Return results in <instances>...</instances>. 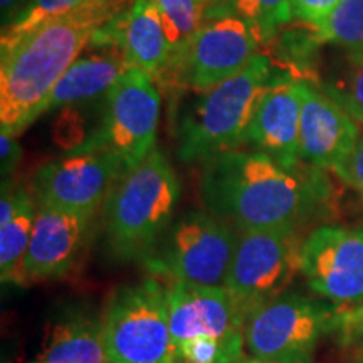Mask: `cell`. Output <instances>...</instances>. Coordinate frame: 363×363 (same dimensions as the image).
Segmentation results:
<instances>
[{
	"mask_svg": "<svg viewBox=\"0 0 363 363\" xmlns=\"http://www.w3.org/2000/svg\"><path fill=\"white\" fill-rule=\"evenodd\" d=\"M201 195L208 212L238 230L301 229L328 201V184L257 150H233L202 162Z\"/></svg>",
	"mask_w": 363,
	"mask_h": 363,
	"instance_id": "obj_1",
	"label": "cell"
},
{
	"mask_svg": "<svg viewBox=\"0 0 363 363\" xmlns=\"http://www.w3.org/2000/svg\"><path fill=\"white\" fill-rule=\"evenodd\" d=\"M123 12L84 2L49 22L0 57V133L19 136L43 115V106L99 27Z\"/></svg>",
	"mask_w": 363,
	"mask_h": 363,
	"instance_id": "obj_2",
	"label": "cell"
},
{
	"mask_svg": "<svg viewBox=\"0 0 363 363\" xmlns=\"http://www.w3.org/2000/svg\"><path fill=\"white\" fill-rule=\"evenodd\" d=\"M179 197L180 184L174 167L157 148L121 175L103 202L104 239L113 259H147L174 222Z\"/></svg>",
	"mask_w": 363,
	"mask_h": 363,
	"instance_id": "obj_3",
	"label": "cell"
},
{
	"mask_svg": "<svg viewBox=\"0 0 363 363\" xmlns=\"http://www.w3.org/2000/svg\"><path fill=\"white\" fill-rule=\"evenodd\" d=\"M272 81L271 62L257 54L246 69L201 91L182 108L175 123L177 155L194 163L249 143V130Z\"/></svg>",
	"mask_w": 363,
	"mask_h": 363,
	"instance_id": "obj_4",
	"label": "cell"
},
{
	"mask_svg": "<svg viewBox=\"0 0 363 363\" xmlns=\"http://www.w3.org/2000/svg\"><path fill=\"white\" fill-rule=\"evenodd\" d=\"M106 363L177 360L170 330L169 286L157 278L118 288L99 316Z\"/></svg>",
	"mask_w": 363,
	"mask_h": 363,
	"instance_id": "obj_5",
	"label": "cell"
},
{
	"mask_svg": "<svg viewBox=\"0 0 363 363\" xmlns=\"http://www.w3.org/2000/svg\"><path fill=\"white\" fill-rule=\"evenodd\" d=\"M238 244V229L212 212L190 211L172 222L145 266L167 284L224 286Z\"/></svg>",
	"mask_w": 363,
	"mask_h": 363,
	"instance_id": "obj_6",
	"label": "cell"
},
{
	"mask_svg": "<svg viewBox=\"0 0 363 363\" xmlns=\"http://www.w3.org/2000/svg\"><path fill=\"white\" fill-rule=\"evenodd\" d=\"M160 106L155 79L128 69L108 91L96 130L72 152H104L128 174L155 150Z\"/></svg>",
	"mask_w": 363,
	"mask_h": 363,
	"instance_id": "obj_7",
	"label": "cell"
},
{
	"mask_svg": "<svg viewBox=\"0 0 363 363\" xmlns=\"http://www.w3.org/2000/svg\"><path fill=\"white\" fill-rule=\"evenodd\" d=\"M337 306L288 291L246 320L247 355L264 363H311L320 340L333 333Z\"/></svg>",
	"mask_w": 363,
	"mask_h": 363,
	"instance_id": "obj_8",
	"label": "cell"
},
{
	"mask_svg": "<svg viewBox=\"0 0 363 363\" xmlns=\"http://www.w3.org/2000/svg\"><path fill=\"white\" fill-rule=\"evenodd\" d=\"M299 229L238 230L224 288L247 316L279 296L299 272Z\"/></svg>",
	"mask_w": 363,
	"mask_h": 363,
	"instance_id": "obj_9",
	"label": "cell"
},
{
	"mask_svg": "<svg viewBox=\"0 0 363 363\" xmlns=\"http://www.w3.org/2000/svg\"><path fill=\"white\" fill-rule=\"evenodd\" d=\"M259 43L256 30L239 16L212 17L163 78L194 93L207 91L246 69L257 56Z\"/></svg>",
	"mask_w": 363,
	"mask_h": 363,
	"instance_id": "obj_10",
	"label": "cell"
},
{
	"mask_svg": "<svg viewBox=\"0 0 363 363\" xmlns=\"http://www.w3.org/2000/svg\"><path fill=\"white\" fill-rule=\"evenodd\" d=\"M299 272L335 306L363 303V225L325 224L303 239Z\"/></svg>",
	"mask_w": 363,
	"mask_h": 363,
	"instance_id": "obj_11",
	"label": "cell"
},
{
	"mask_svg": "<svg viewBox=\"0 0 363 363\" xmlns=\"http://www.w3.org/2000/svg\"><path fill=\"white\" fill-rule=\"evenodd\" d=\"M169 286L170 330L175 350L194 345H220L246 357V315L224 286Z\"/></svg>",
	"mask_w": 363,
	"mask_h": 363,
	"instance_id": "obj_12",
	"label": "cell"
},
{
	"mask_svg": "<svg viewBox=\"0 0 363 363\" xmlns=\"http://www.w3.org/2000/svg\"><path fill=\"white\" fill-rule=\"evenodd\" d=\"M121 175L120 165L108 153L69 152L35 172L33 197L38 207L94 216Z\"/></svg>",
	"mask_w": 363,
	"mask_h": 363,
	"instance_id": "obj_13",
	"label": "cell"
},
{
	"mask_svg": "<svg viewBox=\"0 0 363 363\" xmlns=\"http://www.w3.org/2000/svg\"><path fill=\"white\" fill-rule=\"evenodd\" d=\"M91 219L93 216L38 207L21 283L57 279L74 269L88 240Z\"/></svg>",
	"mask_w": 363,
	"mask_h": 363,
	"instance_id": "obj_14",
	"label": "cell"
},
{
	"mask_svg": "<svg viewBox=\"0 0 363 363\" xmlns=\"http://www.w3.org/2000/svg\"><path fill=\"white\" fill-rule=\"evenodd\" d=\"M360 138L353 116L326 91L303 83L299 158L318 170H333Z\"/></svg>",
	"mask_w": 363,
	"mask_h": 363,
	"instance_id": "obj_15",
	"label": "cell"
},
{
	"mask_svg": "<svg viewBox=\"0 0 363 363\" xmlns=\"http://www.w3.org/2000/svg\"><path fill=\"white\" fill-rule=\"evenodd\" d=\"M91 44L96 45L98 51L76 59L74 65L66 71L49 94L43 106V115L106 98L108 91L115 86L116 81L131 69L121 44L106 24L94 33Z\"/></svg>",
	"mask_w": 363,
	"mask_h": 363,
	"instance_id": "obj_16",
	"label": "cell"
},
{
	"mask_svg": "<svg viewBox=\"0 0 363 363\" xmlns=\"http://www.w3.org/2000/svg\"><path fill=\"white\" fill-rule=\"evenodd\" d=\"M301 104L303 83L274 81L257 108L247 145L274 158L284 169H299Z\"/></svg>",
	"mask_w": 363,
	"mask_h": 363,
	"instance_id": "obj_17",
	"label": "cell"
},
{
	"mask_svg": "<svg viewBox=\"0 0 363 363\" xmlns=\"http://www.w3.org/2000/svg\"><path fill=\"white\" fill-rule=\"evenodd\" d=\"M110 27L131 69L142 71L155 81L165 76L172 51L157 0H135L125 13L113 17Z\"/></svg>",
	"mask_w": 363,
	"mask_h": 363,
	"instance_id": "obj_18",
	"label": "cell"
},
{
	"mask_svg": "<svg viewBox=\"0 0 363 363\" xmlns=\"http://www.w3.org/2000/svg\"><path fill=\"white\" fill-rule=\"evenodd\" d=\"M40 362L106 363L101 338V320L76 313L59 321L49 335Z\"/></svg>",
	"mask_w": 363,
	"mask_h": 363,
	"instance_id": "obj_19",
	"label": "cell"
},
{
	"mask_svg": "<svg viewBox=\"0 0 363 363\" xmlns=\"http://www.w3.org/2000/svg\"><path fill=\"white\" fill-rule=\"evenodd\" d=\"M38 203L27 190L16 214L0 224V278L2 283L21 284V267L33 235Z\"/></svg>",
	"mask_w": 363,
	"mask_h": 363,
	"instance_id": "obj_20",
	"label": "cell"
},
{
	"mask_svg": "<svg viewBox=\"0 0 363 363\" xmlns=\"http://www.w3.org/2000/svg\"><path fill=\"white\" fill-rule=\"evenodd\" d=\"M88 0H29L17 17L2 27L0 57L16 49L30 34L83 6Z\"/></svg>",
	"mask_w": 363,
	"mask_h": 363,
	"instance_id": "obj_21",
	"label": "cell"
},
{
	"mask_svg": "<svg viewBox=\"0 0 363 363\" xmlns=\"http://www.w3.org/2000/svg\"><path fill=\"white\" fill-rule=\"evenodd\" d=\"M157 6L170 44V69L203 26L206 12H203L202 0H157Z\"/></svg>",
	"mask_w": 363,
	"mask_h": 363,
	"instance_id": "obj_22",
	"label": "cell"
},
{
	"mask_svg": "<svg viewBox=\"0 0 363 363\" xmlns=\"http://www.w3.org/2000/svg\"><path fill=\"white\" fill-rule=\"evenodd\" d=\"M316 29L326 43L363 52V0H342Z\"/></svg>",
	"mask_w": 363,
	"mask_h": 363,
	"instance_id": "obj_23",
	"label": "cell"
},
{
	"mask_svg": "<svg viewBox=\"0 0 363 363\" xmlns=\"http://www.w3.org/2000/svg\"><path fill=\"white\" fill-rule=\"evenodd\" d=\"M230 13L246 21L261 40L272 38L294 16L291 0H233Z\"/></svg>",
	"mask_w": 363,
	"mask_h": 363,
	"instance_id": "obj_24",
	"label": "cell"
},
{
	"mask_svg": "<svg viewBox=\"0 0 363 363\" xmlns=\"http://www.w3.org/2000/svg\"><path fill=\"white\" fill-rule=\"evenodd\" d=\"M330 94L353 116L363 123V52H353L343 74L330 86Z\"/></svg>",
	"mask_w": 363,
	"mask_h": 363,
	"instance_id": "obj_25",
	"label": "cell"
},
{
	"mask_svg": "<svg viewBox=\"0 0 363 363\" xmlns=\"http://www.w3.org/2000/svg\"><path fill=\"white\" fill-rule=\"evenodd\" d=\"M333 333L343 345L357 343L363 338V303L352 306H337Z\"/></svg>",
	"mask_w": 363,
	"mask_h": 363,
	"instance_id": "obj_26",
	"label": "cell"
},
{
	"mask_svg": "<svg viewBox=\"0 0 363 363\" xmlns=\"http://www.w3.org/2000/svg\"><path fill=\"white\" fill-rule=\"evenodd\" d=\"M333 172L363 199V136L358 138L352 152L335 167Z\"/></svg>",
	"mask_w": 363,
	"mask_h": 363,
	"instance_id": "obj_27",
	"label": "cell"
},
{
	"mask_svg": "<svg viewBox=\"0 0 363 363\" xmlns=\"http://www.w3.org/2000/svg\"><path fill=\"white\" fill-rule=\"evenodd\" d=\"M342 0H291L293 13L311 26L323 22Z\"/></svg>",
	"mask_w": 363,
	"mask_h": 363,
	"instance_id": "obj_28",
	"label": "cell"
},
{
	"mask_svg": "<svg viewBox=\"0 0 363 363\" xmlns=\"http://www.w3.org/2000/svg\"><path fill=\"white\" fill-rule=\"evenodd\" d=\"M21 158L22 148L19 142H17V136L0 133V169H2L4 179L17 169Z\"/></svg>",
	"mask_w": 363,
	"mask_h": 363,
	"instance_id": "obj_29",
	"label": "cell"
},
{
	"mask_svg": "<svg viewBox=\"0 0 363 363\" xmlns=\"http://www.w3.org/2000/svg\"><path fill=\"white\" fill-rule=\"evenodd\" d=\"M203 12H206V21L212 19V17L225 16L230 13V7H233V0H202Z\"/></svg>",
	"mask_w": 363,
	"mask_h": 363,
	"instance_id": "obj_30",
	"label": "cell"
},
{
	"mask_svg": "<svg viewBox=\"0 0 363 363\" xmlns=\"http://www.w3.org/2000/svg\"><path fill=\"white\" fill-rule=\"evenodd\" d=\"M29 0H0V11H2V24L7 26L17 17L22 9H24Z\"/></svg>",
	"mask_w": 363,
	"mask_h": 363,
	"instance_id": "obj_31",
	"label": "cell"
},
{
	"mask_svg": "<svg viewBox=\"0 0 363 363\" xmlns=\"http://www.w3.org/2000/svg\"><path fill=\"white\" fill-rule=\"evenodd\" d=\"M91 2H96V4H110V6H115L118 9L123 11V7L128 2H135V0H91Z\"/></svg>",
	"mask_w": 363,
	"mask_h": 363,
	"instance_id": "obj_32",
	"label": "cell"
},
{
	"mask_svg": "<svg viewBox=\"0 0 363 363\" xmlns=\"http://www.w3.org/2000/svg\"><path fill=\"white\" fill-rule=\"evenodd\" d=\"M357 345H358V352H360V357H362V363H363V338H362V340H358V342H357Z\"/></svg>",
	"mask_w": 363,
	"mask_h": 363,
	"instance_id": "obj_33",
	"label": "cell"
},
{
	"mask_svg": "<svg viewBox=\"0 0 363 363\" xmlns=\"http://www.w3.org/2000/svg\"><path fill=\"white\" fill-rule=\"evenodd\" d=\"M244 363H264V362H259V360H256V358H251V357H247L246 360H244Z\"/></svg>",
	"mask_w": 363,
	"mask_h": 363,
	"instance_id": "obj_34",
	"label": "cell"
},
{
	"mask_svg": "<svg viewBox=\"0 0 363 363\" xmlns=\"http://www.w3.org/2000/svg\"><path fill=\"white\" fill-rule=\"evenodd\" d=\"M165 363H185V362H182V360H179V358H177V360H172V362H165Z\"/></svg>",
	"mask_w": 363,
	"mask_h": 363,
	"instance_id": "obj_35",
	"label": "cell"
}]
</instances>
